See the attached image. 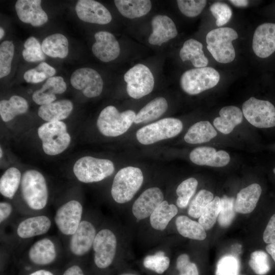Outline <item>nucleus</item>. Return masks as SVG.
Segmentation results:
<instances>
[{
	"label": "nucleus",
	"instance_id": "nucleus-1",
	"mask_svg": "<svg viewBox=\"0 0 275 275\" xmlns=\"http://www.w3.org/2000/svg\"><path fill=\"white\" fill-rule=\"evenodd\" d=\"M144 177L141 170L129 166L120 169L115 176L111 195L117 203L123 204L130 201L141 187Z\"/></svg>",
	"mask_w": 275,
	"mask_h": 275
},
{
	"label": "nucleus",
	"instance_id": "nucleus-2",
	"mask_svg": "<svg viewBox=\"0 0 275 275\" xmlns=\"http://www.w3.org/2000/svg\"><path fill=\"white\" fill-rule=\"evenodd\" d=\"M22 197L30 208L34 210L44 208L48 201V189L45 178L35 170L25 171L21 180Z\"/></svg>",
	"mask_w": 275,
	"mask_h": 275
},
{
	"label": "nucleus",
	"instance_id": "nucleus-3",
	"mask_svg": "<svg viewBox=\"0 0 275 275\" xmlns=\"http://www.w3.org/2000/svg\"><path fill=\"white\" fill-rule=\"evenodd\" d=\"M238 38L231 28H219L209 32L206 37L207 48L213 58L221 63H229L235 57L232 41Z\"/></svg>",
	"mask_w": 275,
	"mask_h": 275
},
{
	"label": "nucleus",
	"instance_id": "nucleus-4",
	"mask_svg": "<svg viewBox=\"0 0 275 275\" xmlns=\"http://www.w3.org/2000/svg\"><path fill=\"white\" fill-rule=\"evenodd\" d=\"M136 114L128 109L120 113L117 108L108 105L100 112L97 121L99 131L106 136H119L130 128L134 122Z\"/></svg>",
	"mask_w": 275,
	"mask_h": 275
},
{
	"label": "nucleus",
	"instance_id": "nucleus-5",
	"mask_svg": "<svg viewBox=\"0 0 275 275\" xmlns=\"http://www.w3.org/2000/svg\"><path fill=\"white\" fill-rule=\"evenodd\" d=\"M38 135L42 141L44 152L49 155H56L62 153L71 142L66 125L61 121L43 124L38 129Z\"/></svg>",
	"mask_w": 275,
	"mask_h": 275
},
{
	"label": "nucleus",
	"instance_id": "nucleus-6",
	"mask_svg": "<svg viewBox=\"0 0 275 275\" xmlns=\"http://www.w3.org/2000/svg\"><path fill=\"white\" fill-rule=\"evenodd\" d=\"M114 170V165L112 161L89 156L80 158L73 166L75 176L84 183L101 181L111 176Z\"/></svg>",
	"mask_w": 275,
	"mask_h": 275
},
{
	"label": "nucleus",
	"instance_id": "nucleus-7",
	"mask_svg": "<svg viewBox=\"0 0 275 275\" xmlns=\"http://www.w3.org/2000/svg\"><path fill=\"white\" fill-rule=\"evenodd\" d=\"M220 75L211 67L196 68L185 71L180 77L182 89L189 95H196L215 86Z\"/></svg>",
	"mask_w": 275,
	"mask_h": 275
},
{
	"label": "nucleus",
	"instance_id": "nucleus-8",
	"mask_svg": "<svg viewBox=\"0 0 275 275\" xmlns=\"http://www.w3.org/2000/svg\"><path fill=\"white\" fill-rule=\"evenodd\" d=\"M182 128L183 124L180 120L166 118L139 129L136 137L140 143L150 145L176 136Z\"/></svg>",
	"mask_w": 275,
	"mask_h": 275
},
{
	"label": "nucleus",
	"instance_id": "nucleus-9",
	"mask_svg": "<svg viewBox=\"0 0 275 275\" xmlns=\"http://www.w3.org/2000/svg\"><path fill=\"white\" fill-rule=\"evenodd\" d=\"M128 95L138 99L150 94L154 86L153 75L149 68L142 64H138L124 74Z\"/></svg>",
	"mask_w": 275,
	"mask_h": 275
},
{
	"label": "nucleus",
	"instance_id": "nucleus-10",
	"mask_svg": "<svg viewBox=\"0 0 275 275\" xmlns=\"http://www.w3.org/2000/svg\"><path fill=\"white\" fill-rule=\"evenodd\" d=\"M242 110L247 121L256 127L270 128L275 126V107L268 101L252 97L243 103Z\"/></svg>",
	"mask_w": 275,
	"mask_h": 275
},
{
	"label": "nucleus",
	"instance_id": "nucleus-11",
	"mask_svg": "<svg viewBox=\"0 0 275 275\" xmlns=\"http://www.w3.org/2000/svg\"><path fill=\"white\" fill-rule=\"evenodd\" d=\"M93 248L94 262L100 268H105L112 263L116 253L117 239L110 230L104 229L98 232L95 238Z\"/></svg>",
	"mask_w": 275,
	"mask_h": 275
},
{
	"label": "nucleus",
	"instance_id": "nucleus-12",
	"mask_svg": "<svg viewBox=\"0 0 275 275\" xmlns=\"http://www.w3.org/2000/svg\"><path fill=\"white\" fill-rule=\"evenodd\" d=\"M70 83L75 89L81 90L88 98L100 95L103 87L101 75L97 71L89 67L76 70L71 76Z\"/></svg>",
	"mask_w": 275,
	"mask_h": 275
},
{
	"label": "nucleus",
	"instance_id": "nucleus-13",
	"mask_svg": "<svg viewBox=\"0 0 275 275\" xmlns=\"http://www.w3.org/2000/svg\"><path fill=\"white\" fill-rule=\"evenodd\" d=\"M82 213V206L76 200H71L58 208L54 222L61 233L72 235L77 229Z\"/></svg>",
	"mask_w": 275,
	"mask_h": 275
},
{
	"label": "nucleus",
	"instance_id": "nucleus-14",
	"mask_svg": "<svg viewBox=\"0 0 275 275\" xmlns=\"http://www.w3.org/2000/svg\"><path fill=\"white\" fill-rule=\"evenodd\" d=\"M75 9L78 17L85 22L106 24L109 23L112 19L108 10L100 3L95 1H78Z\"/></svg>",
	"mask_w": 275,
	"mask_h": 275
},
{
	"label": "nucleus",
	"instance_id": "nucleus-15",
	"mask_svg": "<svg viewBox=\"0 0 275 275\" xmlns=\"http://www.w3.org/2000/svg\"><path fill=\"white\" fill-rule=\"evenodd\" d=\"M252 47L256 55L261 58H267L275 51V23H264L257 27Z\"/></svg>",
	"mask_w": 275,
	"mask_h": 275
},
{
	"label": "nucleus",
	"instance_id": "nucleus-16",
	"mask_svg": "<svg viewBox=\"0 0 275 275\" xmlns=\"http://www.w3.org/2000/svg\"><path fill=\"white\" fill-rule=\"evenodd\" d=\"M94 37L96 42L92 45V51L96 58L103 62H108L118 58L120 47L114 35L107 31H100L95 34Z\"/></svg>",
	"mask_w": 275,
	"mask_h": 275
},
{
	"label": "nucleus",
	"instance_id": "nucleus-17",
	"mask_svg": "<svg viewBox=\"0 0 275 275\" xmlns=\"http://www.w3.org/2000/svg\"><path fill=\"white\" fill-rule=\"evenodd\" d=\"M163 194L157 187L147 189L134 202L132 211L138 219H143L150 216L155 209L163 201Z\"/></svg>",
	"mask_w": 275,
	"mask_h": 275
},
{
	"label": "nucleus",
	"instance_id": "nucleus-18",
	"mask_svg": "<svg viewBox=\"0 0 275 275\" xmlns=\"http://www.w3.org/2000/svg\"><path fill=\"white\" fill-rule=\"evenodd\" d=\"M40 0H18L15 5L19 19L34 26H41L48 21V16L42 9Z\"/></svg>",
	"mask_w": 275,
	"mask_h": 275
},
{
	"label": "nucleus",
	"instance_id": "nucleus-19",
	"mask_svg": "<svg viewBox=\"0 0 275 275\" xmlns=\"http://www.w3.org/2000/svg\"><path fill=\"white\" fill-rule=\"evenodd\" d=\"M96 235L95 228L91 223L81 221L71 235L69 244L71 252L76 256L86 254L93 246Z\"/></svg>",
	"mask_w": 275,
	"mask_h": 275
},
{
	"label": "nucleus",
	"instance_id": "nucleus-20",
	"mask_svg": "<svg viewBox=\"0 0 275 275\" xmlns=\"http://www.w3.org/2000/svg\"><path fill=\"white\" fill-rule=\"evenodd\" d=\"M151 25L152 32L148 38V42L151 45L160 46L178 34L175 23L167 15H155L152 19Z\"/></svg>",
	"mask_w": 275,
	"mask_h": 275
},
{
	"label": "nucleus",
	"instance_id": "nucleus-21",
	"mask_svg": "<svg viewBox=\"0 0 275 275\" xmlns=\"http://www.w3.org/2000/svg\"><path fill=\"white\" fill-rule=\"evenodd\" d=\"M190 160L200 166L222 167L230 161L229 154L224 150L216 151L210 147H199L193 150L189 154Z\"/></svg>",
	"mask_w": 275,
	"mask_h": 275
},
{
	"label": "nucleus",
	"instance_id": "nucleus-22",
	"mask_svg": "<svg viewBox=\"0 0 275 275\" xmlns=\"http://www.w3.org/2000/svg\"><path fill=\"white\" fill-rule=\"evenodd\" d=\"M67 89L66 82L61 76H53L47 79L41 89L33 93V101L39 105H44L54 102L56 94L63 93Z\"/></svg>",
	"mask_w": 275,
	"mask_h": 275
},
{
	"label": "nucleus",
	"instance_id": "nucleus-23",
	"mask_svg": "<svg viewBox=\"0 0 275 275\" xmlns=\"http://www.w3.org/2000/svg\"><path fill=\"white\" fill-rule=\"evenodd\" d=\"M73 105L67 99H63L41 105L38 116L47 122L60 121L67 118L71 113Z\"/></svg>",
	"mask_w": 275,
	"mask_h": 275
},
{
	"label": "nucleus",
	"instance_id": "nucleus-24",
	"mask_svg": "<svg viewBox=\"0 0 275 275\" xmlns=\"http://www.w3.org/2000/svg\"><path fill=\"white\" fill-rule=\"evenodd\" d=\"M261 191V187L257 183H253L241 189L235 201L236 212L242 214L252 212L257 205Z\"/></svg>",
	"mask_w": 275,
	"mask_h": 275
},
{
	"label": "nucleus",
	"instance_id": "nucleus-25",
	"mask_svg": "<svg viewBox=\"0 0 275 275\" xmlns=\"http://www.w3.org/2000/svg\"><path fill=\"white\" fill-rule=\"evenodd\" d=\"M57 256L55 246L48 238L39 240L34 243L29 251V258L33 263L46 265L52 263Z\"/></svg>",
	"mask_w": 275,
	"mask_h": 275
},
{
	"label": "nucleus",
	"instance_id": "nucleus-26",
	"mask_svg": "<svg viewBox=\"0 0 275 275\" xmlns=\"http://www.w3.org/2000/svg\"><path fill=\"white\" fill-rule=\"evenodd\" d=\"M51 226L49 218L45 215L28 218L18 226L17 234L22 238H29L46 233Z\"/></svg>",
	"mask_w": 275,
	"mask_h": 275
},
{
	"label": "nucleus",
	"instance_id": "nucleus-27",
	"mask_svg": "<svg viewBox=\"0 0 275 275\" xmlns=\"http://www.w3.org/2000/svg\"><path fill=\"white\" fill-rule=\"evenodd\" d=\"M219 117L213 121L215 127L224 134L231 132L234 127L242 121L243 113L239 108L235 106H227L221 108Z\"/></svg>",
	"mask_w": 275,
	"mask_h": 275
},
{
	"label": "nucleus",
	"instance_id": "nucleus-28",
	"mask_svg": "<svg viewBox=\"0 0 275 275\" xmlns=\"http://www.w3.org/2000/svg\"><path fill=\"white\" fill-rule=\"evenodd\" d=\"M179 56L183 62L190 61L197 68L205 67L208 63L203 50L202 44L194 39H189L184 43Z\"/></svg>",
	"mask_w": 275,
	"mask_h": 275
},
{
	"label": "nucleus",
	"instance_id": "nucleus-29",
	"mask_svg": "<svg viewBox=\"0 0 275 275\" xmlns=\"http://www.w3.org/2000/svg\"><path fill=\"white\" fill-rule=\"evenodd\" d=\"M114 3L120 13L130 19L146 15L152 7L149 0H115Z\"/></svg>",
	"mask_w": 275,
	"mask_h": 275
},
{
	"label": "nucleus",
	"instance_id": "nucleus-30",
	"mask_svg": "<svg viewBox=\"0 0 275 275\" xmlns=\"http://www.w3.org/2000/svg\"><path fill=\"white\" fill-rule=\"evenodd\" d=\"M217 135V132L208 121H201L193 125L184 136L189 144H201L209 142Z\"/></svg>",
	"mask_w": 275,
	"mask_h": 275
},
{
	"label": "nucleus",
	"instance_id": "nucleus-31",
	"mask_svg": "<svg viewBox=\"0 0 275 275\" xmlns=\"http://www.w3.org/2000/svg\"><path fill=\"white\" fill-rule=\"evenodd\" d=\"M168 102L162 97L152 100L144 106L136 115L134 123H147L162 116L167 110Z\"/></svg>",
	"mask_w": 275,
	"mask_h": 275
},
{
	"label": "nucleus",
	"instance_id": "nucleus-32",
	"mask_svg": "<svg viewBox=\"0 0 275 275\" xmlns=\"http://www.w3.org/2000/svg\"><path fill=\"white\" fill-rule=\"evenodd\" d=\"M42 49L45 54L52 58L63 59L68 54V41L63 34H54L43 41Z\"/></svg>",
	"mask_w": 275,
	"mask_h": 275
},
{
	"label": "nucleus",
	"instance_id": "nucleus-33",
	"mask_svg": "<svg viewBox=\"0 0 275 275\" xmlns=\"http://www.w3.org/2000/svg\"><path fill=\"white\" fill-rule=\"evenodd\" d=\"M28 108V101L20 96L13 95L9 100L0 102V115L5 122L12 120L17 115L25 114Z\"/></svg>",
	"mask_w": 275,
	"mask_h": 275
},
{
	"label": "nucleus",
	"instance_id": "nucleus-34",
	"mask_svg": "<svg viewBox=\"0 0 275 275\" xmlns=\"http://www.w3.org/2000/svg\"><path fill=\"white\" fill-rule=\"evenodd\" d=\"M177 212L178 209L175 205L163 201L150 216L151 226L155 230H163Z\"/></svg>",
	"mask_w": 275,
	"mask_h": 275
},
{
	"label": "nucleus",
	"instance_id": "nucleus-35",
	"mask_svg": "<svg viewBox=\"0 0 275 275\" xmlns=\"http://www.w3.org/2000/svg\"><path fill=\"white\" fill-rule=\"evenodd\" d=\"M175 223L178 232L183 237L198 240H203L206 237L205 230L199 222L186 216H178Z\"/></svg>",
	"mask_w": 275,
	"mask_h": 275
},
{
	"label": "nucleus",
	"instance_id": "nucleus-36",
	"mask_svg": "<svg viewBox=\"0 0 275 275\" xmlns=\"http://www.w3.org/2000/svg\"><path fill=\"white\" fill-rule=\"evenodd\" d=\"M21 173L14 167L7 169L0 179V193L5 197L12 199L21 183Z\"/></svg>",
	"mask_w": 275,
	"mask_h": 275
},
{
	"label": "nucleus",
	"instance_id": "nucleus-37",
	"mask_svg": "<svg viewBox=\"0 0 275 275\" xmlns=\"http://www.w3.org/2000/svg\"><path fill=\"white\" fill-rule=\"evenodd\" d=\"M221 208V198L216 196L205 208L199 218V223L205 230L210 229L218 217Z\"/></svg>",
	"mask_w": 275,
	"mask_h": 275
},
{
	"label": "nucleus",
	"instance_id": "nucleus-38",
	"mask_svg": "<svg viewBox=\"0 0 275 275\" xmlns=\"http://www.w3.org/2000/svg\"><path fill=\"white\" fill-rule=\"evenodd\" d=\"M198 184L197 180L191 177L184 180L178 185L176 189L178 196L176 204L179 208H183L187 206L196 191Z\"/></svg>",
	"mask_w": 275,
	"mask_h": 275
},
{
	"label": "nucleus",
	"instance_id": "nucleus-39",
	"mask_svg": "<svg viewBox=\"0 0 275 275\" xmlns=\"http://www.w3.org/2000/svg\"><path fill=\"white\" fill-rule=\"evenodd\" d=\"M213 199V195L210 191L200 190L189 204L188 215L194 218H199L205 208Z\"/></svg>",
	"mask_w": 275,
	"mask_h": 275
},
{
	"label": "nucleus",
	"instance_id": "nucleus-40",
	"mask_svg": "<svg viewBox=\"0 0 275 275\" xmlns=\"http://www.w3.org/2000/svg\"><path fill=\"white\" fill-rule=\"evenodd\" d=\"M235 200L233 197L224 196L221 198V208L217 222L222 227H227L232 222L235 216Z\"/></svg>",
	"mask_w": 275,
	"mask_h": 275
},
{
	"label": "nucleus",
	"instance_id": "nucleus-41",
	"mask_svg": "<svg viewBox=\"0 0 275 275\" xmlns=\"http://www.w3.org/2000/svg\"><path fill=\"white\" fill-rule=\"evenodd\" d=\"M22 54L23 59L29 62L42 61L45 59L42 46L39 41L34 37H30L24 43Z\"/></svg>",
	"mask_w": 275,
	"mask_h": 275
},
{
	"label": "nucleus",
	"instance_id": "nucleus-42",
	"mask_svg": "<svg viewBox=\"0 0 275 275\" xmlns=\"http://www.w3.org/2000/svg\"><path fill=\"white\" fill-rule=\"evenodd\" d=\"M14 45L11 41H5L0 45V77L8 75L11 70Z\"/></svg>",
	"mask_w": 275,
	"mask_h": 275
},
{
	"label": "nucleus",
	"instance_id": "nucleus-43",
	"mask_svg": "<svg viewBox=\"0 0 275 275\" xmlns=\"http://www.w3.org/2000/svg\"><path fill=\"white\" fill-rule=\"evenodd\" d=\"M240 262L238 259L231 255L222 257L216 265L215 275H238Z\"/></svg>",
	"mask_w": 275,
	"mask_h": 275
},
{
	"label": "nucleus",
	"instance_id": "nucleus-44",
	"mask_svg": "<svg viewBox=\"0 0 275 275\" xmlns=\"http://www.w3.org/2000/svg\"><path fill=\"white\" fill-rule=\"evenodd\" d=\"M249 264L258 275L266 274L270 269L268 255L263 251H256L251 253Z\"/></svg>",
	"mask_w": 275,
	"mask_h": 275
},
{
	"label": "nucleus",
	"instance_id": "nucleus-45",
	"mask_svg": "<svg viewBox=\"0 0 275 275\" xmlns=\"http://www.w3.org/2000/svg\"><path fill=\"white\" fill-rule=\"evenodd\" d=\"M143 264L146 268L161 274L169 267L170 259L165 256L163 252H158L154 255L146 257Z\"/></svg>",
	"mask_w": 275,
	"mask_h": 275
},
{
	"label": "nucleus",
	"instance_id": "nucleus-46",
	"mask_svg": "<svg viewBox=\"0 0 275 275\" xmlns=\"http://www.w3.org/2000/svg\"><path fill=\"white\" fill-rule=\"evenodd\" d=\"M206 0H178L177 3L180 12L185 16L194 17L199 15L206 5Z\"/></svg>",
	"mask_w": 275,
	"mask_h": 275
},
{
	"label": "nucleus",
	"instance_id": "nucleus-47",
	"mask_svg": "<svg viewBox=\"0 0 275 275\" xmlns=\"http://www.w3.org/2000/svg\"><path fill=\"white\" fill-rule=\"evenodd\" d=\"M210 11L216 18L215 23L218 26H221L227 23L232 15V10L230 6L221 2L213 3L210 7Z\"/></svg>",
	"mask_w": 275,
	"mask_h": 275
},
{
	"label": "nucleus",
	"instance_id": "nucleus-48",
	"mask_svg": "<svg viewBox=\"0 0 275 275\" xmlns=\"http://www.w3.org/2000/svg\"><path fill=\"white\" fill-rule=\"evenodd\" d=\"M176 268L179 271V275H199L196 265L189 260L188 255H180L176 261Z\"/></svg>",
	"mask_w": 275,
	"mask_h": 275
},
{
	"label": "nucleus",
	"instance_id": "nucleus-49",
	"mask_svg": "<svg viewBox=\"0 0 275 275\" xmlns=\"http://www.w3.org/2000/svg\"><path fill=\"white\" fill-rule=\"evenodd\" d=\"M24 80L29 83L37 84L46 79L47 77L36 68L26 71L23 75Z\"/></svg>",
	"mask_w": 275,
	"mask_h": 275
},
{
	"label": "nucleus",
	"instance_id": "nucleus-50",
	"mask_svg": "<svg viewBox=\"0 0 275 275\" xmlns=\"http://www.w3.org/2000/svg\"><path fill=\"white\" fill-rule=\"evenodd\" d=\"M263 239L267 244L275 242V214L271 216L266 227Z\"/></svg>",
	"mask_w": 275,
	"mask_h": 275
},
{
	"label": "nucleus",
	"instance_id": "nucleus-51",
	"mask_svg": "<svg viewBox=\"0 0 275 275\" xmlns=\"http://www.w3.org/2000/svg\"><path fill=\"white\" fill-rule=\"evenodd\" d=\"M12 210V206L8 202H2L0 203V222L2 223L11 214Z\"/></svg>",
	"mask_w": 275,
	"mask_h": 275
},
{
	"label": "nucleus",
	"instance_id": "nucleus-52",
	"mask_svg": "<svg viewBox=\"0 0 275 275\" xmlns=\"http://www.w3.org/2000/svg\"><path fill=\"white\" fill-rule=\"evenodd\" d=\"M36 68L43 72L48 78L53 77L56 73V69L45 62H41Z\"/></svg>",
	"mask_w": 275,
	"mask_h": 275
},
{
	"label": "nucleus",
	"instance_id": "nucleus-53",
	"mask_svg": "<svg viewBox=\"0 0 275 275\" xmlns=\"http://www.w3.org/2000/svg\"><path fill=\"white\" fill-rule=\"evenodd\" d=\"M63 275H84V274L79 266L74 265L67 268Z\"/></svg>",
	"mask_w": 275,
	"mask_h": 275
},
{
	"label": "nucleus",
	"instance_id": "nucleus-54",
	"mask_svg": "<svg viewBox=\"0 0 275 275\" xmlns=\"http://www.w3.org/2000/svg\"><path fill=\"white\" fill-rule=\"evenodd\" d=\"M266 250L275 262V242L268 244L266 246Z\"/></svg>",
	"mask_w": 275,
	"mask_h": 275
},
{
	"label": "nucleus",
	"instance_id": "nucleus-55",
	"mask_svg": "<svg viewBox=\"0 0 275 275\" xmlns=\"http://www.w3.org/2000/svg\"><path fill=\"white\" fill-rule=\"evenodd\" d=\"M229 2L238 7H245L249 4V1L247 0H230Z\"/></svg>",
	"mask_w": 275,
	"mask_h": 275
},
{
	"label": "nucleus",
	"instance_id": "nucleus-56",
	"mask_svg": "<svg viewBox=\"0 0 275 275\" xmlns=\"http://www.w3.org/2000/svg\"><path fill=\"white\" fill-rule=\"evenodd\" d=\"M30 275H53V274L49 271L40 269L32 272Z\"/></svg>",
	"mask_w": 275,
	"mask_h": 275
},
{
	"label": "nucleus",
	"instance_id": "nucleus-57",
	"mask_svg": "<svg viewBox=\"0 0 275 275\" xmlns=\"http://www.w3.org/2000/svg\"><path fill=\"white\" fill-rule=\"evenodd\" d=\"M5 34V31L4 29L1 27L0 28V39H2L3 37H4Z\"/></svg>",
	"mask_w": 275,
	"mask_h": 275
},
{
	"label": "nucleus",
	"instance_id": "nucleus-58",
	"mask_svg": "<svg viewBox=\"0 0 275 275\" xmlns=\"http://www.w3.org/2000/svg\"><path fill=\"white\" fill-rule=\"evenodd\" d=\"M0 151H1L0 157H1V158H2V156H3V151H2V148H1V149H0Z\"/></svg>",
	"mask_w": 275,
	"mask_h": 275
},
{
	"label": "nucleus",
	"instance_id": "nucleus-59",
	"mask_svg": "<svg viewBox=\"0 0 275 275\" xmlns=\"http://www.w3.org/2000/svg\"><path fill=\"white\" fill-rule=\"evenodd\" d=\"M122 275H132V274H122Z\"/></svg>",
	"mask_w": 275,
	"mask_h": 275
},
{
	"label": "nucleus",
	"instance_id": "nucleus-60",
	"mask_svg": "<svg viewBox=\"0 0 275 275\" xmlns=\"http://www.w3.org/2000/svg\"><path fill=\"white\" fill-rule=\"evenodd\" d=\"M273 172H274V173L275 174V168L273 169Z\"/></svg>",
	"mask_w": 275,
	"mask_h": 275
}]
</instances>
